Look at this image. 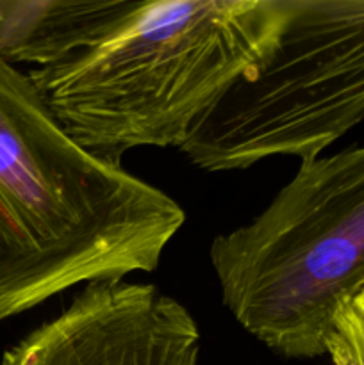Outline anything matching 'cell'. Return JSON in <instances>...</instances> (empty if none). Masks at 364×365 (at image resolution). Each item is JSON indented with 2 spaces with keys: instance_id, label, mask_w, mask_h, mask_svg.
<instances>
[{
  "instance_id": "cell-2",
  "label": "cell",
  "mask_w": 364,
  "mask_h": 365,
  "mask_svg": "<svg viewBox=\"0 0 364 365\" xmlns=\"http://www.w3.org/2000/svg\"><path fill=\"white\" fill-rule=\"evenodd\" d=\"M284 14V0H121L82 45L27 73L82 148L121 164L136 148H178L273 48Z\"/></svg>"
},
{
  "instance_id": "cell-6",
  "label": "cell",
  "mask_w": 364,
  "mask_h": 365,
  "mask_svg": "<svg viewBox=\"0 0 364 365\" xmlns=\"http://www.w3.org/2000/svg\"><path fill=\"white\" fill-rule=\"evenodd\" d=\"M120 2H0V57L16 68L31 64V70L54 64L82 45Z\"/></svg>"
},
{
  "instance_id": "cell-4",
  "label": "cell",
  "mask_w": 364,
  "mask_h": 365,
  "mask_svg": "<svg viewBox=\"0 0 364 365\" xmlns=\"http://www.w3.org/2000/svg\"><path fill=\"white\" fill-rule=\"evenodd\" d=\"M273 48L178 146L206 171L318 159L364 120V0H284Z\"/></svg>"
},
{
  "instance_id": "cell-1",
  "label": "cell",
  "mask_w": 364,
  "mask_h": 365,
  "mask_svg": "<svg viewBox=\"0 0 364 365\" xmlns=\"http://www.w3.org/2000/svg\"><path fill=\"white\" fill-rule=\"evenodd\" d=\"M184 223L171 196L82 148L0 57V323L74 285L152 273Z\"/></svg>"
},
{
  "instance_id": "cell-7",
  "label": "cell",
  "mask_w": 364,
  "mask_h": 365,
  "mask_svg": "<svg viewBox=\"0 0 364 365\" xmlns=\"http://www.w3.org/2000/svg\"><path fill=\"white\" fill-rule=\"evenodd\" d=\"M325 355L334 365H364V287L335 312L325 341Z\"/></svg>"
},
{
  "instance_id": "cell-5",
  "label": "cell",
  "mask_w": 364,
  "mask_h": 365,
  "mask_svg": "<svg viewBox=\"0 0 364 365\" xmlns=\"http://www.w3.org/2000/svg\"><path fill=\"white\" fill-rule=\"evenodd\" d=\"M200 344L191 312L153 284L95 282L0 365H198Z\"/></svg>"
},
{
  "instance_id": "cell-3",
  "label": "cell",
  "mask_w": 364,
  "mask_h": 365,
  "mask_svg": "<svg viewBox=\"0 0 364 365\" xmlns=\"http://www.w3.org/2000/svg\"><path fill=\"white\" fill-rule=\"evenodd\" d=\"M221 302L284 359L325 355L339 307L364 287V145L300 164L250 223L213 239Z\"/></svg>"
}]
</instances>
